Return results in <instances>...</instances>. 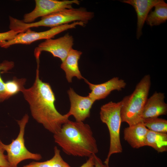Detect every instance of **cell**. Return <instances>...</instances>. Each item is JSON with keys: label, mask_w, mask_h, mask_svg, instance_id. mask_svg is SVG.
I'll return each instance as SVG.
<instances>
[{"label": "cell", "mask_w": 167, "mask_h": 167, "mask_svg": "<svg viewBox=\"0 0 167 167\" xmlns=\"http://www.w3.org/2000/svg\"><path fill=\"white\" fill-rule=\"evenodd\" d=\"M5 151L0 144V167H11L7 156L4 154Z\"/></svg>", "instance_id": "obj_23"}, {"label": "cell", "mask_w": 167, "mask_h": 167, "mask_svg": "<svg viewBox=\"0 0 167 167\" xmlns=\"http://www.w3.org/2000/svg\"><path fill=\"white\" fill-rule=\"evenodd\" d=\"M39 64H37L35 79L32 86L22 90L24 97L29 104L33 118L47 130L54 134L69 120L66 113L62 115L54 105V93L49 83L39 78Z\"/></svg>", "instance_id": "obj_1"}, {"label": "cell", "mask_w": 167, "mask_h": 167, "mask_svg": "<svg viewBox=\"0 0 167 167\" xmlns=\"http://www.w3.org/2000/svg\"><path fill=\"white\" fill-rule=\"evenodd\" d=\"M14 63L13 62L4 61L0 63V103L8 99L7 95L5 89V83L2 79L1 73L7 72L12 69L14 66Z\"/></svg>", "instance_id": "obj_21"}, {"label": "cell", "mask_w": 167, "mask_h": 167, "mask_svg": "<svg viewBox=\"0 0 167 167\" xmlns=\"http://www.w3.org/2000/svg\"><path fill=\"white\" fill-rule=\"evenodd\" d=\"M163 93L155 92L148 98L144 106L141 118L143 119L158 117L167 113V105L165 102Z\"/></svg>", "instance_id": "obj_12"}, {"label": "cell", "mask_w": 167, "mask_h": 167, "mask_svg": "<svg viewBox=\"0 0 167 167\" xmlns=\"http://www.w3.org/2000/svg\"><path fill=\"white\" fill-rule=\"evenodd\" d=\"M70 102L69 111L66 113L73 116L76 121L83 122L90 116V109L95 101L88 96H83L70 88L67 91Z\"/></svg>", "instance_id": "obj_10"}, {"label": "cell", "mask_w": 167, "mask_h": 167, "mask_svg": "<svg viewBox=\"0 0 167 167\" xmlns=\"http://www.w3.org/2000/svg\"><path fill=\"white\" fill-rule=\"evenodd\" d=\"M35 6L31 12L25 14L22 20L25 23L33 22L39 17H43L67 9L72 8L73 4L79 5L78 0H36Z\"/></svg>", "instance_id": "obj_8"}, {"label": "cell", "mask_w": 167, "mask_h": 167, "mask_svg": "<svg viewBox=\"0 0 167 167\" xmlns=\"http://www.w3.org/2000/svg\"><path fill=\"white\" fill-rule=\"evenodd\" d=\"M82 52L72 48L64 61L61 65V68L65 72L66 78L69 83L72 82L73 77L78 79H85L79 69L78 61Z\"/></svg>", "instance_id": "obj_15"}, {"label": "cell", "mask_w": 167, "mask_h": 167, "mask_svg": "<svg viewBox=\"0 0 167 167\" xmlns=\"http://www.w3.org/2000/svg\"><path fill=\"white\" fill-rule=\"evenodd\" d=\"M155 9L148 15L145 21L152 27L165 22L167 19V4L161 0L154 6Z\"/></svg>", "instance_id": "obj_17"}, {"label": "cell", "mask_w": 167, "mask_h": 167, "mask_svg": "<svg viewBox=\"0 0 167 167\" xmlns=\"http://www.w3.org/2000/svg\"><path fill=\"white\" fill-rule=\"evenodd\" d=\"M54 154L50 159L43 162L33 161L21 167H71L65 161L57 146L54 148Z\"/></svg>", "instance_id": "obj_18"}, {"label": "cell", "mask_w": 167, "mask_h": 167, "mask_svg": "<svg viewBox=\"0 0 167 167\" xmlns=\"http://www.w3.org/2000/svg\"><path fill=\"white\" fill-rule=\"evenodd\" d=\"M145 126L149 130L152 131L167 133V120L158 117L149 118L143 120Z\"/></svg>", "instance_id": "obj_19"}, {"label": "cell", "mask_w": 167, "mask_h": 167, "mask_svg": "<svg viewBox=\"0 0 167 167\" xmlns=\"http://www.w3.org/2000/svg\"><path fill=\"white\" fill-rule=\"evenodd\" d=\"M151 85L150 75H145L137 84L132 93L126 96L121 101L122 122H125L130 126L143 121L142 113Z\"/></svg>", "instance_id": "obj_3"}, {"label": "cell", "mask_w": 167, "mask_h": 167, "mask_svg": "<svg viewBox=\"0 0 167 167\" xmlns=\"http://www.w3.org/2000/svg\"><path fill=\"white\" fill-rule=\"evenodd\" d=\"M94 154L88 157L87 161L79 167H94Z\"/></svg>", "instance_id": "obj_25"}, {"label": "cell", "mask_w": 167, "mask_h": 167, "mask_svg": "<svg viewBox=\"0 0 167 167\" xmlns=\"http://www.w3.org/2000/svg\"><path fill=\"white\" fill-rule=\"evenodd\" d=\"M94 17L93 12L88 11L83 7L66 9L41 17V20L30 23H20L21 30L25 31L33 27L40 26L51 28L68 24L72 22L81 21L85 24Z\"/></svg>", "instance_id": "obj_5"}, {"label": "cell", "mask_w": 167, "mask_h": 167, "mask_svg": "<svg viewBox=\"0 0 167 167\" xmlns=\"http://www.w3.org/2000/svg\"><path fill=\"white\" fill-rule=\"evenodd\" d=\"M19 33H20L13 30H10L5 32H0V43L13 39Z\"/></svg>", "instance_id": "obj_22"}, {"label": "cell", "mask_w": 167, "mask_h": 167, "mask_svg": "<svg viewBox=\"0 0 167 167\" xmlns=\"http://www.w3.org/2000/svg\"><path fill=\"white\" fill-rule=\"evenodd\" d=\"M74 38L69 33L56 39H49L41 43L35 49L34 54L37 61L42 51L50 53L54 57L59 58L62 62L66 59L74 45Z\"/></svg>", "instance_id": "obj_9"}, {"label": "cell", "mask_w": 167, "mask_h": 167, "mask_svg": "<svg viewBox=\"0 0 167 167\" xmlns=\"http://www.w3.org/2000/svg\"><path fill=\"white\" fill-rule=\"evenodd\" d=\"M29 119L28 115L26 114L21 120L17 121L19 128V132L17 137L13 139L10 143L5 144L0 139V144L7 152V158L11 167H18L20 162L25 160L39 161L42 158L40 154L31 152L25 147L24 135Z\"/></svg>", "instance_id": "obj_6"}, {"label": "cell", "mask_w": 167, "mask_h": 167, "mask_svg": "<svg viewBox=\"0 0 167 167\" xmlns=\"http://www.w3.org/2000/svg\"><path fill=\"white\" fill-rule=\"evenodd\" d=\"M55 142L66 154L89 157L98 152L90 126L83 122L68 120L54 134Z\"/></svg>", "instance_id": "obj_2"}, {"label": "cell", "mask_w": 167, "mask_h": 167, "mask_svg": "<svg viewBox=\"0 0 167 167\" xmlns=\"http://www.w3.org/2000/svg\"><path fill=\"white\" fill-rule=\"evenodd\" d=\"M145 146L151 147L158 152H167V133L148 130L146 137Z\"/></svg>", "instance_id": "obj_16"}, {"label": "cell", "mask_w": 167, "mask_h": 167, "mask_svg": "<svg viewBox=\"0 0 167 167\" xmlns=\"http://www.w3.org/2000/svg\"><path fill=\"white\" fill-rule=\"evenodd\" d=\"M85 24L81 21H76L51 28L44 31L37 32L30 29L17 34L13 39L0 43L1 47L7 48L17 44H30L35 41L42 39H52L56 35L69 29L75 28L76 26H84Z\"/></svg>", "instance_id": "obj_7"}, {"label": "cell", "mask_w": 167, "mask_h": 167, "mask_svg": "<svg viewBox=\"0 0 167 167\" xmlns=\"http://www.w3.org/2000/svg\"><path fill=\"white\" fill-rule=\"evenodd\" d=\"M148 130L143 121L129 126L124 130V139L133 148H139L145 146L146 137Z\"/></svg>", "instance_id": "obj_14"}, {"label": "cell", "mask_w": 167, "mask_h": 167, "mask_svg": "<svg viewBox=\"0 0 167 167\" xmlns=\"http://www.w3.org/2000/svg\"><path fill=\"white\" fill-rule=\"evenodd\" d=\"M84 80L91 90L88 96L95 101L105 98L114 90L121 91L126 85L124 80L117 77H113L105 83L99 84H92L86 79Z\"/></svg>", "instance_id": "obj_11"}, {"label": "cell", "mask_w": 167, "mask_h": 167, "mask_svg": "<svg viewBox=\"0 0 167 167\" xmlns=\"http://www.w3.org/2000/svg\"><path fill=\"white\" fill-rule=\"evenodd\" d=\"M161 0H124L121 2L132 5L134 8L137 17L136 37L139 39L142 35V28L146 18L151 9Z\"/></svg>", "instance_id": "obj_13"}, {"label": "cell", "mask_w": 167, "mask_h": 167, "mask_svg": "<svg viewBox=\"0 0 167 167\" xmlns=\"http://www.w3.org/2000/svg\"><path fill=\"white\" fill-rule=\"evenodd\" d=\"M94 167H110L109 165H106L103 163L101 159L96 154H94Z\"/></svg>", "instance_id": "obj_24"}, {"label": "cell", "mask_w": 167, "mask_h": 167, "mask_svg": "<svg viewBox=\"0 0 167 167\" xmlns=\"http://www.w3.org/2000/svg\"><path fill=\"white\" fill-rule=\"evenodd\" d=\"M121 101H110L102 105L100 112V119L107 126L109 134L110 145L107 157L104 163L109 165V159L113 154L122 152L120 139V129L122 122L121 116Z\"/></svg>", "instance_id": "obj_4"}, {"label": "cell", "mask_w": 167, "mask_h": 167, "mask_svg": "<svg viewBox=\"0 0 167 167\" xmlns=\"http://www.w3.org/2000/svg\"><path fill=\"white\" fill-rule=\"evenodd\" d=\"M26 81L24 78L18 79L14 77L13 79L5 83V91L8 98L22 91Z\"/></svg>", "instance_id": "obj_20"}]
</instances>
